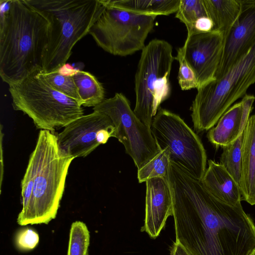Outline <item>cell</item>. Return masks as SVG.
I'll return each instance as SVG.
<instances>
[{
    "label": "cell",
    "mask_w": 255,
    "mask_h": 255,
    "mask_svg": "<svg viewBox=\"0 0 255 255\" xmlns=\"http://www.w3.org/2000/svg\"><path fill=\"white\" fill-rule=\"evenodd\" d=\"M170 162L167 179L175 241L191 255H251L255 249V225L242 205L219 200L201 180Z\"/></svg>",
    "instance_id": "cell-1"
},
{
    "label": "cell",
    "mask_w": 255,
    "mask_h": 255,
    "mask_svg": "<svg viewBox=\"0 0 255 255\" xmlns=\"http://www.w3.org/2000/svg\"><path fill=\"white\" fill-rule=\"evenodd\" d=\"M0 15V76L9 86L42 69L49 23L25 0H1Z\"/></svg>",
    "instance_id": "cell-2"
},
{
    "label": "cell",
    "mask_w": 255,
    "mask_h": 255,
    "mask_svg": "<svg viewBox=\"0 0 255 255\" xmlns=\"http://www.w3.org/2000/svg\"><path fill=\"white\" fill-rule=\"evenodd\" d=\"M49 23L42 70H58L74 46L89 32L106 7L105 0H25Z\"/></svg>",
    "instance_id": "cell-3"
},
{
    "label": "cell",
    "mask_w": 255,
    "mask_h": 255,
    "mask_svg": "<svg viewBox=\"0 0 255 255\" xmlns=\"http://www.w3.org/2000/svg\"><path fill=\"white\" fill-rule=\"evenodd\" d=\"M8 90L13 109L27 115L41 130L53 133L84 115L80 104L54 88L42 69L9 85Z\"/></svg>",
    "instance_id": "cell-4"
},
{
    "label": "cell",
    "mask_w": 255,
    "mask_h": 255,
    "mask_svg": "<svg viewBox=\"0 0 255 255\" xmlns=\"http://www.w3.org/2000/svg\"><path fill=\"white\" fill-rule=\"evenodd\" d=\"M37 141L41 146V157L29 205L18 216L21 226L47 224L55 218L68 169L74 159L61 153L56 135L50 131L40 130Z\"/></svg>",
    "instance_id": "cell-5"
},
{
    "label": "cell",
    "mask_w": 255,
    "mask_h": 255,
    "mask_svg": "<svg viewBox=\"0 0 255 255\" xmlns=\"http://www.w3.org/2000/svg\"><path fill=\"white\" fill-rule=\"evenodd\" d=\"M255 83V43L222 78L197 89L190 110L196 132L210 129Z\"/></svg>",
    "instance_id": "cell-6"
},
{
    "label": "cell",
    "mask_w": 255,
    "mask_h": 255,
    "mask_svg": "<svg viewBox=\"0 0 255 255\" xmlns=\"http://www.w3.org/2000/svg\"><path fill=\"white\" fill-rule=\"evenodd\" d=\"M175 57L167 41L154 39L141 50L134 78L133 112L150 128L160 104L170 96V75Z\"/></svg>",
    "instance_id": "cell-7"
},
{
    "label": "cell",
    "mask_w": 255,
    "mask_h": 255,
    "mask_svg": "<svg viewBox=\"0 0 255 255\" xmlns=\"http://www.w3.org/2000/svg\"><path fill=\"white\" fill-rule=\"evenodd\" d=\"M105 2V10L89 33L97 44L115 56H126L142 50L157 16L133 13Z\"/></svg>",
    "instance_id": "cell-8"
},
{
    "label": "cell",
    "mask_w": 255,
    "mask_h": 255,
    "mask_svg": "<svg viewBox=\"0 0 255 255\" xmlns=\"http://www.w3.org/2000/svg\"><path fill=\"white\" fill-rule=\"evenodd\" d=\"M150 128L159 149L167 148L170 162L201 180L206 169V152L198 135L183 120L159 108Z\"/></svg>",
    "instance_id": "cell-9"
},
{
    "label": "cell",
    "mask_w": 255,
    "mask_h": 255,
    "mask_svg": "<svg viewBox=\"0 0 255 255\" xmlns=\"http://www.w3.org/2000/svg\"><path fill=\"white\" fill-rule=\"evenodd\" d=\"M93 110L111 119L115 128L114 137L123 144L137 169L160 151L150 128L137 117L123 93H116L113 97L105 99Z\"/></svg>",
    "instance_id": "cell-10"
},
{
    "label": "cell",
    "mask_w": 255,
    "mask_h": 255,
    "mask_svg": "<svg viewBox=\"0 0 255 255\" xmlns=\"http://www.w3.org/2000/svg\"><path fill=\"white\" fill-rule=\"evenodd\" d=\"M115 127L106 115L93 113L73 121L57 135L61 153L75 158L85 157L99 145L114 137Z\"/></svg>",
    "instance_id": "cell-11"
},
{
    "label": "cell",
    "mask_w": 255,
    "mask_h": 255,
    "mask_svg": "<svg viewBox=\"0 0 255 255\" xmlns=\"http://www.w3.org/2000/svg\"><path fill=\"white\" fill-rule=\"evenodd\" d=\"M224 44L223 34L212 30L187 36L183 46L179 48L196 75L198 88L216 79Z\"/></svg>",
    "instance_id": "cell-12"
},
{
    "label": "cell",
    "mask_w": 255,
    "mask_h": 255,
    "mask_svg": "<svg viewBox=\"0 0 255 255\" xmlns=\"http://www.w3.org/2000/svg\"><path fill=\"white\" fill-rule=\"evenodd\" d=\"M241 12L226 35L215 78L224 76L255 43V0H241Z\"/></svg>",
    "instance_id": "cell-13"
},
{
    "label": "cell",
    "mask_w": 255,
    "mask_h": 255,
    "mask_svg": "<svg viewBox=\"0 0 255 255\" xmlns=\"http://www.w3.org/2000/svg\"><path fill=\"white\" fill-rule=\"evenodd\" d=\"M145 183V218L141 231L154 239L165 227L168 218L172 216V197L166 178H153Z\"/></svg>",
    "instance_id": "cell-14"
},
{
    "label": "cell",
    "mask_w": 255,
    "mask_h": 255,
    "mask_svg": "<svg viewBox=\"0 0 255 255\" xmlns=\"http://www.w3.org/2000/svg\"><path fill=\"white\" fill-rule=\"evenodd\" d=\"M255 97L246 95L231 107L207 133L208 140L217 147H224L235 141L243 133Z\"/></svg>",
    "instance_id": "cell-15"
},
{
    "label": "cell",
    "mask_w": 255,
    "mask_h": 255,
    "mask_svg": "<svg viewBox=\"0 0 255 255\" xmlns=\"http://www.w3.org/2000/svg\"><path fill=\"white\" fill-rule=\"evenodd\" d=\"M203 185L214 196L231 205H241L242 194L239 183L220 163L208 161Z\"/></svg>",
    "instance_id": "cell-16"
},
{
    "label": "cell",
    "mask_w": 255,
    "mask_h": 255,
    "mask_svg": "<svg viewBox=\"0 0 255 255\" xmlns=\"http://www.w3.org/2000/svg\"><path fill=\"white\" fill-rule=\"evenodd\" d=\"M239 186L242 199L255 205V115L250 117L243 133Z\"/></svg>",
    "instance_id": "cell-17"
},
{
    "label": "cell",
    "mask_w": 255,
    "mask_h": 255,
    "mask_svg": "<svg viewBox=\"0 0 255 255\" xmlns=\"http://www.w3.org/2000/svg\"><path fill=\"white\" fill-rule=\"evenodd\" d=\"M208 17L213 21L212 30L222 33L225 37L242 10L241 0H203Z\"/></svg>",
    "instance_id": "cell-18"
},
{
    "label": "cell",
    "mask_w": 255,
    "mask_h": 255,
    "mask_svg": "<svg viewBox=\"0 0 255 255\" xmlns=\"http://www.w3.org/2000/svg\"><path fill=\"white\" fill-rule=\"evenodd\" d=\"M180 0H106L120 9L143 15H168L178 10Z\"/></svg>",
    "instance_id": "cell-19"
},
{
    "label": "cell",
    "mask_w": 255,
    "mask_h": 255,
    "mask_svg": "<svg viewBox=\"0 0 255 255\" xmlns=\"http://www.w3.org/2000/svg\"><path fill=\"white\" fill-rule=\"evenodd\" d=\"M72 77L78 90L82 106L94 107L104 100V88L93 74L77 70Z\"/></svg>",
    "instance_id": "cell-20"
},
{
    "label": "cell",
    "mask_w": 255,
    "mask_h": 255,
    "mask_svg": "<svg viewBox=\"0 0 255 255\" xmlns=\"http://www.w3.org/2000/svg\"><path fill=\"white\" fill-rule=\"evenodd\" d=\"M170 160L167 148L161 150L143 166L137 169L139 183L156 177H167Z\"/></svg>",
    "instance_id": "cell-21"
},
{
    "label": "cell",
    "mask_w": 255,
    "mask_h": 255,
    "mask_svg": "<svg viewBox=\"0 0 255 255\" xmlns=\"http://www.w3.org/2000/svg\"><path fill=\"white\" fill-rule=\"evenodd\" d=\"M40 157L41 146L39 142L37 141L35 147L30 156L28 165L21 181L22 208L19 214L24 213L29 205Z\"/></svg>",
    "instance_id": "cell-22"
},
{
    "label": "cell",
    "mask_w": 255,
    "mask_h": 255,
    "mask_svg": "<svg viewBox=\"0 0 255 255\" xmlns=\"http://www.w3.org/2000/svg\"><path fill=\"white\" fill-rule=\"evenodd\" d=\"M243 133L234 142L225 146L220 158V163L239 183L241 176Z\"/></svg>",
    "instance_id": "cell-23"
},
{
    "label": "cell",
    "mask_w": 255,
    "mask_h": 255,
    "mask_svg": "<svg viewBox=\"0 0 255 255\" xmlns=\"http://www.w3.org/2000/svg\"><path fill=\"white\" fill-rule=\"evenodd\" d=\"M207 16L203 0H180L175 17L186 26L187 36L192 34L195 22Z\"/></svg>",
    "instance_id": "cell-24"
},
{
    "label": "cell",
    "mask_w": 255,
    "mask_h": 255,
    "mask_svg": "<svg viewBox=\"0 0 255 255\" xmlns=\"http://www.w3.org/2000/svg\"><path fill=\"white\" fill-rule=\"evenodd\" d=\"M90 233L86 224L81 221L71 225L67 255H88Z\"/></svg>",
    "instance_id": "cell-25"
},
{
    "label": "cell",
    "mask_w": 255,
    "mask_h": 255,
    "mask_svg": "<svg viewBox=\"0 0 255 255\" xmlns=\"http://www.w3.org/2000/svg\"><path fill=\"white\" fill-rule=\"evenodd\" d=\"M43 74L47 81L54 88L74 99L81 105L78 90L72 75L63 74L58 70L47 73L43 71Z\"/></svg>",
    "instance_id": "cell-26"
},
{
    "label": "cell",
    "mask_w": 255,
    "mask_h": 255,
    "mask_svg": "<svg viewBox=\"0 0 255 255\" xmlns=\"http://www.w3.org/2000/svg\"><path fill=\"white\" fill-rule=\"evenodd\" d=\"M175 59L179 62L178 80L181 90H188L191 89H197L199 85L196 75L185 60L179 48Z\"/></svg>",
    "instance_id": "cell-27"
},
{
    "label": "cell",
    "mask_w": 255,
    "mask_h": 255,
    "mask_svg": "<svg viewBox=\"0 0 255 255\" xmlns=\"http://www.w3.org/2000/svg\"><path fill=\"white\" fill-rule=\"evenodd\" d=\"M39 240L38 234L33 229L25 228L20 230L15 236L16 248L21 251L33 250Z\"/></svg>",
    "instance_id": "cell-28"
},
{
    "label": "cell",
    "mask_w": 255,
    "mask_h": 255,
    "mask_svg": "<svg viewBox=\"0 0 255 255\" xmlns=\"http://www.w3.org/2000/svg\"><path fill=\"white\" fill-rule=\"evenodd\" d=\"M213 26V21L209 17H201L195 22L191 34L210 32L212 31Z\"/></svg>",
    "instance_id": "cell-29"
},
{
    "label": "cell",
    "mask_w": 255,
    "mask_h": 255,
    "mask_svg": "<svg viewBox=\"0 0 255 255\" xmlns=\"http://www.w3.org/2000/svg\"><path fill=\"white\" fill-rule=\"evenodd\" d=\"M170 255H191L178 242H174L170 249Z\"/></svg>",
    "instance_id": "cell-30"
},
{
    "label": "cell",
    "mask_w": 255,
    "mask_h": 255,
    "mask_svg": "<svg viewBox=\"0 0 255 255\" xmlns=\"http://www.w3.org/2000/svg\"><path fill=\"white\" fill-rule=\"evenodd\" d=\"M251 255H255V250L253 251V252L252 253V254H251Z\"/></svg>",
    "instance_id": "cell-31"
}]
</instances>
